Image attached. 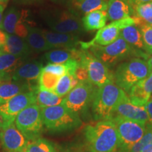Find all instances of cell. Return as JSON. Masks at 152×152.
Masks as SVG:
<instances>
[{"instance_id":"obj_1","label":"cell","mask_w":152,"mask_h":152,"mask_svg":"<svg viewBox=\"0 0 152 152\" xmlns=\"http://www.w3.org/2000/svg\"><path fill=\"white\" fill-rule=\"evenodd\" d=\"M84 133L90 152H117L120 147L118 133L111 120L88 125Z\"/></svg>"},{"instance_id":"obj_2","label":"cell","mask_w":152,"mask_h":152,"mask_svg":"<svg viewBox=\"0 0 152 152\" xmlns=\"http://www.w3.org/2000/svg\"><path fill=\"white\" fill-rule=\"evenodd\" d=\"M125 94L115 82H110L96 88L92 102L94 118L96 121L111 120L115 108Z\"/></svg>"},{"instance_id":"obj_3","label":"cell","mask_w":152,"mask_h":152,"mask_svg":"<svg viewBox=\"0 0 152 152\" xmlns=\"http://www.w3.org/2000/svg\"><path fill=\"white\" fill-rule=\"evenodd\" d=\"M149 73L147 61L140 58H133L118 66L114 78L115 84L128 93L134 85L147 77Z\"/></svg>"},{"instance_id":"obj_4","label":"cell","mask_w":152,"mask_h":152,"mask_svg":"<svg viewBox=\"0 0 152 152\" xmlns=\"http://www.w3.org/2000/svg\"><path fill=\"white\" fill-rule=\"evenodd\" d=\"M43 123L49 130L62 132L72 130L81 124L79 115L62 104L41 109Z\"/></svg>"},{"instance_id":"obj_5","label":"cell","mask_w":152,"mask_h":152,"mask_svg":"<svg viewBox=\"0 0 152 152\" xmlns=\"http://www.w3.org/2000/svg\"><path fill=\"white\" fill-rule=\"evenodd\" d=\"M93 55L103 62L108 68L116 65L121 61L142 54L136 51L131 45L127 43L122 37L107 46L93 45L88 49Z\"/></svg>"},{"instance_id":"obj_6","label":"cell","mask_w":152,"mask_h":152,"mask_svg":"<svg viewBox=\"0 0 152 152\" xmlns=\"http://www.w3.org/2000/svg\"><path fill=\"white\" fill-rule=\"evenodd\" d=\"M139 23V18L137 17H128L122 20L111 22V23L101 28L96 33V35L90 42H80V47L81 50H88L93 45L99 46H107L111 45L120 37L121 30L133 25Z\"/></svg>"},{"instance_id":"obj_7","label":"cell","mask_w":152,"mask_h":152,"mask_svg":"<svg viewBox=\"0 0 152 152\" xmlns=\"http://www.w3.org/2000/svg\"><path fill=\"white\" fill-rule=\"evenodd\" d=\"M79 64L86 68L89 81L94 86L100 87L110 82H115L114 73L89 51L82 50Z\"/></svg>"},{"instance_id":"obj_8","label":"cell","mask_w":152,"mask_h":152,"mask_svg":"<svg viewBox=\"0 0 152 152\" xmlns=\"http://www.w3.org/2000/svg\"><path fill=\"white\" fill-rule=\"evenodd\" d=\"M89 80L80 81L76 86L63 99L61 104L73 113L78 115L86 109L92 102L96 89Z\"/></svg>"},{"instance_id":"obj_9","label":"cell","mask_w":152,"mask_h":152,"mask_svg":"<svg viewBox=\"0 0 152 152\" xmlns=\"http://www.w3.org/2000/svg\"><path fill=\"white\" fill-rule=\"evenodd\" d=\"M14 123L29 140L37 138L44 125L41 108L36 104L29 106L17 115Z\"/></svg>"},{"instance_id":"obj_10","label":"cell","mask_w":152,"mask_h":152,"mask_svg":"<svg viewBox=\"0 0 152 152\" xmlns=\"http://www.w3.org/2000/svg\"><path fill=\"white\" fill-rule=\"evenodd\" d=\"M34 104H36L35 90L20 93L7 101L0 105V124L14 122L23 110Z\"/></svg>"},{"instance_id":"obj_11","label":"cell","mask_w":152,"mask_h":152,"mask_svg":"<svg viewBox=\"0 0 152 152\" xmlns=\"http://www.w3.org/2000/svg\"><path fill=\"white\" fill-rule=\"evenodd\" d=\"M116 127L120 139V147H128L140 141L146 131V125L119 116L111 119Z\"/></svg>"},{"instance_id":"obj_12","label":"cell","mask_w":152,"mask_h":152,"mask_svg":"<svg viewBox=\"0 0 152 152\" xmlns=\"http://www.w3.org/2000/svg\"><path fill=\"white\" fill-rule=\"evenodd\" d=\"M0 140L8 152L26 151L29 139L17 128L14 122L0 124Z\"/></svg>"},{"instance_id":"obj_13","label":"cell","mask_w":152,"mask_h":152,"mask_svg":"<svg viewBox=\"0 0 152 152\" xmlns=\"http://www.w3.org/2000/svg\"><path fill=\"white\" fill-rule=\"evenodd\" d=\"M47 23L54 32L66 34H76L84 30L82 20L68 11H64L58 16L47 19Z\"/></svg>"},{"instance_id":"obj_14","label":"cell","mask_w":152,"mask_h":152,"mask_svg":"<svg viewBox=\"0 0 152 152\" xmlns=\"http://www.w3.org/2000/svg\"><path fill=\"white\" fill-rule=\"evenodd\" d=\"M113 116H119L131 120L144 125H147L149 121L145 106H137L132 104L126 94L123 95L117 105Z\"/></svg>"},{"instance_id":"obj_15","label":"cell","mask_w":152,"mask_h":152,"mask_svg":"<svg viewBox=\"0 0 152 152\" xmlns=\"http://www.w3.org/2000/svg\"><path fill=\"white\" fill-rule=\"evenodd\" d=\"M42 68L41 62L35 60L25 61L16 68L13 74L12 80L29 85L33 89H36L38 87V80Z\"/></svg>"},{"instance_id":"obj_16","label":"cell","mask_w":152,"mask_h":152,"mask_svg":"<svg viewBox=\"0 0 152 152\" xmlns=\"http://www.w3.org/2000/svg\"><path fill=\"white\" fill-rule=\"evenodd\" d=\"M152 96V71L147 77L134 85L128 92V97L132 104L145 106Z\"/></svg>"},{"instance_id":"obj_17","label":"cell","mask_w":152,"mask_h":152,"mask_svg":"<svg viewBox=\"0 0 152 152\" xmlns=\"http://www.w3.org/2000/svg\"><path fill=\"white\" fill-rule=\"evenodd\" d=\"M45 39L52 49H77L80 41L75 34L60 33L51 30H42Z\"/></svg>"},{"instance_id":"obj_18","label":"cell","mask_w":152,"mask_h":152,"mask_svg":"<svg viewBox=\"0 0 152 152\" xmlns=\"http://www.w3.org/2000/svg\"><path fill=\"white\" fill-rule=\"evenodd\" d=\"M1 49L4 52L20 57L24 60L28 58L33 52L26 39L16 35L9 34H8L7 42Z\"/></svg>"},{"instance_id":"obj_19","label":"cell","mask_w":152,"mask_h":152,"mask_svg":"<svg viewBox=\"0 0 152 152\" xmlns=\"http://www.w3.org/2000/svg\"><path fill=\"white\" fill-rule=\"evenodd\" d=\"M36 89H33L29 85L14 81L12 79L0 81V105L20 93L34 91Z\"/></svg>"},{"instance_id":"obj_20","label":"cell","mask_w":152,"mask_h":152,"mask_svg":"<svg viewBox=\"0 0 152 152\" xmlns=\"http://www.w3.org/2000/svg\"><path fill=\"white\" fill-rule=\"evenodd\" d=\"M25 61L0 49V81L12 79L16 68Z\"/></svg>"},{"instance_id":"obj_21","label":"cell","mask_w":152,"mask_h":152,"mask_svg":"<svg viewBox=\"0 0 152 152\" xmlns=\"http://www.w3.org/2000/svg\"><path fill=\"white\" fill-rule=\"evenodd\" d=\"M82 50L77 49H52L45 54V58L49 64H64L69 60L80 61Z\"/></svg>"},{"instance_id":"obj_22","label":"cell","mask_w":152,"mask_h":152,"mask_svg":"<svg viewBox=\"0 0 152 152\" xmlns=\"http://www.w3.org/2000/svg\"><path fill=\"white\" fill-rule=\"evenodd\" d=\"M26 39L34 52H42L52 49L45 39L42 30L35 26H28V34Z\"/></svg>"},{"instance_id":"obj_23","label":"cell","mask_w":152,"mask_h":152,"mask_svg":"<svg viewBox=\"0 0 152 152\" xmlns=\"http://www.w3.org/2000/svg\"><path fill=\"white\" fill-rule=\"evenodd\" d=\"M106 12L108 19L113 22L130 17L131 9L123 0H109Z\"/></svg>"},{"instance_id":"obj_24","label":"cell","mask_w":152,"mask_h":152,"mask_svg":"<svg viewBox=\"0 0 152 152\" xmlns=\"http://www.w3.org/2000/svg\"><path fill=\"white\" fill-rule=\"evenodd\" d=\"M107 19L106 11H95L85 14L81 20L84 29L87 31H92L104 28Z\"/></svg>"},{"instance_id":"obj_25","label":"cell","mask_w":152,"mask_h":152,"mask_svg":"<svg viewBox=\"0 0 152 152\" xmlns=\"http://www.w3.org/2000/svg\"><path fill=\"white\" fill-rule=\"evenodd\" d=\"M27 16L24 11H19L16 7H11L6 11L3 17L1 29L9 35H15V29L17 25L24 16Z\"/></svg>"},{"instance_id":"obj_26","label":"cell","mask_w":152,"mask_h":152,"mask_svg":"<svg viewBox=\"0 0 152 152\" xmlns=\"http://www.w3.org/2000/svg\"><path fill=\"white\" fill-rule=\"evenodd\" d=\"M120 37L131 45L138 49H144L142 33L137 25H133L121 30Z\"/></svg>"},{"instance_id":"obj_27","label":"cell","mask_w":152,"mask_h":152,"mask_svg":"<svg viewBox=\"0 0 152 152\" xmlns=\"http://www.w3.org/2000/svg\"><path fill=\"white\" fill-rule=\"evenodd\" d=\"M35 94L36 104L41 109L61 104L64 99L58 96L53 92L41 90L39 87L35 90Z\"/></svg>"},{"instance_id":"obj_28","label":"cell","mask_w":152,"mask_h":152,"mask_svg":"<svg viewBox=\"0 0 152 152\" xmlns=\"http://www.w3.org/2000/svg\"><path fill=\"white\" fill-rule=\"evenodd\" d=\"M150 144H152V125L147 123L145 133L140 141L128 147H119L117 152H141Z\"/></svg>"},{"instance_id":"obj_29","label":"cell","mask_w":152,"mask_h":152,"mask_svg":"<svg viewBox=\"0 0 152 152\" xmlns=\"http://www.w3.org/2000/svg\"><path fill=\"white\" fill-rule=\"evenodd\" d=\"M78 83V80L75 76L65 74L60 77L54 92L63 98L71 92Z\"/></svg>"},{"instance_id":"obj_30","label":"cell","mask_w":152,"mask_h":152,"mask_svg":"<svg viewBox=\"0 0 152 152\" xmlns=\"http://www.w3.org/2000/svg\"><path fill=\"white\" fill-rule=\"evenodd\" d=\"M109 0H83L77 2V8L87 14L95 11H106Z\"/></svg>"},{"instance_id":"obj_31","label":"cell","mask_w":152,"mask_h":152,"mask_svg":"<svg viewBox=\"0 0 152 152\" xmlns=\"http://www.w3.org/2000/svg\"><path fill=\"white\" fill-rule=\"evenodd\" d=\"M60 77L59 76L42 70L38 80V87L41 90L54 92Z\"/></svg>"},{"instance_id":"obj_32","label":"cell","mask_w":152,"mask_h":152,"mask_svg":"<svg viewBox=\"0 0 152 152\" xmlns=\"http://www.w3.org/2000/svg\"><path fill=\"white\" fill-rule=\"evenodd\" d=\"M27 152H56L54 148L48 141L42 138L30 140L28 142Z\"/></svg>"},{"instance_id":"obj_33","label":"cell","mask_w":152,"mask_h":152,"mask_svg":"<svg viewBox=\"0 0 152 152\" xmlns=\"http://www.w3.org/2000/svg\"><path fill=\"white\" fill-rule=\"evenodd\" d=\"M140 21L137 26L142 33L144 50L148 54H152V26L145 23L139 18Z\"/></svg>"},{"instance_id":"obj_34","label":"cell","mask_w":152,"mask_h":152,"mask_svg":"<svg viewBox=\"0 0 152 152\" xmlns=\"http://www.w3.org/2000/svg\"><path fill=\"white\" fill-rule=\"evenodd\" d=\"M136 17L152 26V2L142 4L136 6Z\"/></svg>"},{"instance_id":"obj_35","label":"cell","mask_w":152,"mask_h":152,"mask_svg":"<svg viewBox=\"0 0 152 152\" xmlns=\"http://www.w3.org/2000/svg\"><path fill=\"white\" fill-rule=\"evenodd\" d=\"M43 71L49 72L59 77H62L65 74H67V69L65 64H48L45 67H43Z\"/></svg>"},{"instance_id":"obj_36","label":"cell","mask_w":152,"mask_h":152,"mask_svg":"<svg viewBox=\"0 0 152 152\" xmlns=\"http://www.w3.org/2000/svg\"><path fill=\"white\" fill-rule=\"evenodd\" d=\"M75 77L78 80V81H86L88 80V74L87 71L84 66H81L79 64L78 68L75 71Z\"/></svg>"},{"instance_id":"obj_37","label":"cell","mask_w":152,"mask_h":152,"mask_svg":"<svg viewBox=\"0 0 152 152\" xmlns=\"http://www.w3.org/2000/svg\"><path fill=\"white\" fill-rule=\"evenodd\" d=\"M145 109L147 112L148 118H149V121L147 123L152 125V96L145 105Z\"/></svg>"},{"instance_id":"obj_38","label":"cell","mask_w":152,"mask_h":152,"mask_svg":"<svg viewBox=\"0 0 152 152\" xmlns=\"http://www.w3.org/2000/svg\"><path fill=\"white\" fill-rule=\"evenodd\" d=\"M7 37L8 34L0 30V49H2V47L5 45L7 40Z\"/></svg>"},{"instance_id":"obj_39","label":"cell","mask_w":152,"mask_h":152,"mask_svg":"<svg viewBox=\"0 0 152 152\" xmlns=\"http://www.w3.org/2000/svg\"><path fill=\"white\" fill-rule=\"evenodd\" d=\"M132 2L136 6L142 4L152 2V0H131Z\"/></svg>"},{"instance_id":"obj_40","label":"cell","mask_w":152,"mask_h":152,"mask_svg":"<svg viewBox=\"0 0 152 152\" xmlns=\"http://www.w3.org/2000/svg\"><path fill=\"white\" fill-rule=\"evenodd\" d=\"M4 10V7L3 5L0 4V28H1V23H2Z\"/></svg>"},{"instance_id":"obj_41","label":"cell","mask_w":152,"mask_h":152,"mask_svg":"<svg viewBox=\"0 0 152 152\" xmlns=\"http://www.w3.org/2000/svg\"><path fill=\"white\" fill-rule=\"evenodd\" d=\"M141 152H152V144L147 146Z\"/></svg>"},{"instance_id":"obj_42","label":"cell","mask_w":152,"mask_h":152,"mask_svg":"<svg viewBox=\"0 0 152 152\" xmlns=\"http://www.w3.org/2000/svg\"><path fill=\"white\" fill-rule=\"evenodd\" d=\"M147 63H148V65H149L150 72H151L152 71V55L149 57V58H148Z\"/></svg>"},{"instance_id":"obj_43","label":"cell","mask_w":152,"mask_h":152,"mask_svg":"<svg viewBox=\"0 0 152 152\" xmlns=\"http://www.w3.org/2000/svg\"><path fill=\"white\" fill-rule=\"evenodd\" d=\"M9 1V0H0V4L3 5L5 7V6L8 4Z\"/></svg>"},{"instance_id":"obj_44","label":"cell","mask_w":152,"mask_h":152,"mask_svg":"<svg viewBox=\"0 0 152 152\" xmlns=\"http://www.w3.org/2000/svg\"><path fill=\"white\" fill-rule=\"evenodd\" d=\"M76 1H77V2H80V1H83V0H76Z\"/></svg>"},{"instance_id":"obj_45","label":"cell","mask_w":152,"mask_h":152,"mask_svg":"<svg viewBox=\"0 0 152 152\" xmlns=\"http://www.w3.org/2000/svg\"><path fill=\"white\" fill-rule=\"evenodd\" d=\"M123 1H130V0H123Z\"/></svg>"},{"instance_id":"obj_46","label":"cell","mask_w":152,"mask_h":152,"mask_svg":"<svg viewBox=\"0 0 152 152\" xmlns=\"http://www.w3.org/2000/svg\"><path fill=\"white\" fill-rule=\"evenodd\" d=\"M20 152H27L26 151H20Z\"/></svg>"}]
</instances>
